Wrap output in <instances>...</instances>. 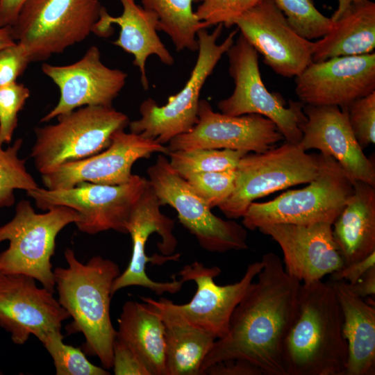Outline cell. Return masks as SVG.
Instances as JSON below:
<instances>
[{
    "instance_id": "obj_21",
    "label": "cell",
    "mask_w": 375,
    "mask_h": 375,
    "mask_svg": "<svg viewBox=\"0 0 375 375\" xmlns=\"http://www.w3.org/2000/svg\"><path fill=\"white\" fill-rule=\"evenodd\" d=\"M303 111L306 120L300 126V146L305 151L315 149L331 156L352 181H361L375 187L374 162L366 156L356 139L347 108L304 105Z\"/></svg>"
},
{
    "instance_id": "obj_26",
    "label": "cell",
    "mask_w": 375,
    "mask_h": 375,
    "mask_svg": "<svg viewBox=\"0 0 375 375\" xmlns=\"http://www.w3.org/2000/svg\"><path fill=\"white\" fill-rule=\"evenodd\" d=\"M331 283L342 312V335L348 348L347 364L344 375H374V305L354 294L347 283L342 281Z\"/></svg>"
},
{
    "instance_id": "obj_12",
    "label": "cell",
    "mask_w": 375,
    "mask_h": 375,
    "mask_svg": "<svg viewBox=\"0 0 375 375\" xmlns=\"http://www.w3.org/2000/svg\"><path fill=\"white\" fill-rule=\"evenodd\" d=\"M147 175L160 205L175 209L180 223L203 249L224 253L248 249L246 228L215 215L164 155L158 156L155 163L148 167Z\"/></svg>"
},
{
    "instance_id": "obj_7",
    "label": "cell",
    "mask_w": 375,
    "mask_h": 375,
    "mask_svg": "<svg viewBox=\"0 0 375 375\" xmlns=\"http://www.w3.org/2000/svg\"><path fill=\"white\" fill-rule=\"evenodd\" d=\"M57 118L55 124L35 128L30 156L41 174L103 151L113 134L130 122L126 114L112 106H83Z\"/></svg>"
},
{
    "instance_id": "obj_34",
    "label": "cell",
    "mask_w": 375,
    "mask_h": 375,
    "mask_svg": "<svg viewBox=\"0 0 375 375\" xmlns=\"http://www.w3.org/2000/svg\"><path fill=\"white\" fill-rule=\"evenodd\" d=\"M183 178L212 209L218 207L232 193L235 185V170L194 173Z\"/></svg>"
},
{
    "instance_id": "obj_13",
    "label": "cell",
    "mask_w": 375,
    "mask_h": 375,
    "mask_svg": "<svg viewBox=\"0 0 375 375\" xmlns=\"http://www.w3.org/2000/svg\"><path fill=\"white\" fill-rule=\"evenodd\" d=\"M147 183L146 178L133 174L128 182L120 185L82 182L66 189L38 187L27 192V195L42 210L56 206L76 210L81 217L76 226L83 233L94 235L114 230L126 234L131 212Z\"/></svg>"
},
{
    "instance_id": "obj_30",
    "label": "cell",
    "mask_w": 375,
    "mask_h": 375,
    "mask_svg": "<svg viewBox=\"0 0 375 375\" xmlns=\"http://www.w3.org/2000/svg\"><path fill=\"white\" fill-rule=\"evenodd\" d=\"M247 153L227 149H195L171 151L167 155L172 167L183 177L194 173L235 170Z\"/></svg>"
},
{
    "instance_id": "obj_8",
    "label": "cell",
    "mask_w": 375,
    "mask_h": 375,
    "mask_svg": "<svg viewBox=\"0 0 375 375\" xmlns=\"http://www.w3.org/2000/svg\"><path fill=\"white\" fill-rule=\"evenodd\" d=\"M101 0H28L11 26L31 62L49 59L83 41L98 21Z\"/></svg>"
},
{
    "instance_id": "obj_5",
    "label": "cell",
    "mask_w": 375,
    "mask_h": 375,
    "mask_svg": "<svg viewBox=\"0 0 375 375\" xmlns=\"http://www.w3.org/2000/svg\"><path fill=\"white\" fill-rule=\"evenodd\" d=\"M308 184L272 200L251 203L243 226L253 231L276 224H333L353 193V181L333 158L322 154L319 173Z\"/></svg>"
},
{
    "instance_id": "obj_36",
    "label": "cell",
    "mask_w": 375,
    "mask_h": 375,
    "mask_svg": "<svg viewBox=\"0 0 375 375\" xmlns=\"http://www.w3.org/2000/svg\"><path fill=\"white\" fill-rule=\"evenodd\" d=\"M30 97L24 84L15 82L0 88V140L9 144L17 126V115Z\"/></svg>"
},
{
    "instance_id": "obj_43",
    "label": "cell",
    "mask_w": 375,
    "mask_h": 375,
    "mask_svg": "<svg viewBox=\"0 0 375 375\" xmlns=\"http://www.w3.org/2000/svg\"><path fill=\"white\" fill-rule=\"evenodd\" d=\"M348 284L350 290L363 299L375 294V266L369 269L357 282Z\"/></svg>"
},
{
    "instance_id": "obj_24",
    "label": "cell",
    "mask_w": 375,
    "mask_h": 375,
    "mask_svg": "<svg viewBox=\"0 0 375 375\" xmlns=\"http://www.w3.org/2000/svg\"><path fill=\"white\" fill-rule=\"evenodd\" d=\"M140 298L164 324L166 375H201L203 362L216 338L186 322L172 307L171 300Z\"/></svg>"
},
{
    "instance_id": "obj_2",
    "label": "cell",
    "mask_w": 375,
    "mask_h": 375,
    "mask_svg": "<svg viewBox=\"0 0 375 375\" xmlns=\"http://www.w3.org/2000/svg\"><path fill=\"white\" fill-rule=\"evenodd\" d=\"M342 323L331 281L301 283L296 316L284 344L287 375H344L348 348Z\"/></svg>"
},
{
    "instance_id": "obj_16",
    "label": "cell",
    "mask_w": 375,
    "mask_h": 375,
    "mask_svg": "<svg viewBox=\"0 0 375 375\" xmlns=\"http://www.w3.org/2000/svg\"><path fill=\"white\" fill-rule=\"evenodd\" d=\"M235 25L264 63L281 76L296 77L312 62L313 42L291 26L274 0H261Z\"/></svg>"
},
{
    "instance_id": "obj_6",
    "label": "cell",
    "mask_w": 375,
    "mask_h": 375,
    "mask_svg": "<svg viewBox=\"0 0 375 375\" xmlns=\"http://www.w3.org/2000/svg\"><path fill=\"white\" fill-rule=\"evenodd\" d=\"M222 24L212 33L203 28L197 33L198 56L190 76L183 88L169 97L167 103L158 106L151 98L140 106V118L129 122L130 131L165 144L174 138L188 133L198 120L201 89L218 62L234 43L237 30L231 31L218 44Z\"/></svg>"
},
{
    "instance_id": "obj_18",
    "label": "cell",
    "mask_w": 375,
    "mask_h": 375,
    "mask_svg": "<svg viewBox=\"0 0 375 375\" xmlns=\"http://www.w3.org/2000/svg\"><path fill=\"white\" fill-rule=\"evenodd\" d=\"M262 267V260L253 262L248 265L239 281L218 285L214 278L221 274V269L194 261L176 274L183 283H195L194 295L187 303L176 304L171 301V306L190 324L208 332L216 340L222 338L228 331L234 309Z\"/></svg>"
},
{
    "instance_id": "obj_32",
    "label": "cell",
    "mask_w": 375,
    "mask_h": 375,
    "mask_svg": "<svg viewBox=\"0 0 375 375\" xmlns=\"http://www.w3.org/2000/svg\"><path fill=\"white\" fill-rule=\"evenodd\" d=\"M291 26L303 38L319 39L333 26L331 17L318 10L314 0H274Z\"/></svg>"
},
{
    "instance_id": "obj_14",
    "label": "cell",
    "mask_w": 375,
    "mask_h": 375,
    "mask_svg": "<svg viewBox=\"0 0 375 375\" xmlns=\"http://www.w3.org/2000/svg\"><path fill=\"white\" fill-rule=\"evenodd\" d=\"M283 139L276 124L264 116L216 112L207 100L200 99L196 124L188 133L172 139L167 147L169 151L227 149L262 153Z\"/></svg>"
},
{
    "instance_id": "obj_38",
    "label": "cell",
    "mask_w": 375,
    "mask_h": 375,
    "mask_svg": "<svg viewBox=\"0 0 375 375\" xmlns=\"http://www.w3.org/2000/svg\"><path fill=\"white\" fill-rule=\"evenodd\" d=\"M31 58L19 43L0 50V88L16 82L26 70Z\"/></svg>"
},
{
    "instance_id": "obj_45",
    "label": "cell",
    "mask_w": 375,
    "mask_h": 375,
    "mask_svg": "<svg viewBox=\"0 0 375 375\" xmlns=\"http://www.w3.org/2000/svg\"><path fill=\"white\" fill-rule=\"evenodd\" d=\"M12 31L11 26H0V50L15 44Z\"/></svg>"
},
{
    "instance_id": "obj_17",
    "label": "cell",
    "mask_w": 375,
    "mask_h": 375,
    "mask_svg": "<svg viewBox=\"0 0 375 375\" xmlns=\"http://www.w3.org/2000/svg\"><path fill=\"white\" fill-rule=\"evenodd\" d=\"M69 317L53 292L38 287L33 277L0 272V326L15 344H24L31 335L41 342L61 331L62 322Z\"/></svg>"
},
{
    "instance_id": "obj_37",
    "label": "cell",
    "mask_w": 375,
    "mask_h": 375,
    "mask_svg": "<svg viewBox=\"0 0 375 375\" xmlns=\"http://www.w3.org/2000/svg\"><path fill=\"white\" fill-rule=\"evenodd\" d=\"M348 120L362 149L375 143V91L354 100L346 107Z\"/></svg>"
},
{
    "instance_id": "obj_15",
    "label": "cell",
    "mask_w": 375,
    "mask_h": 375,
    "mask_svg": "<svg viewBox=\"0 0 375 375\" xmlns=\"http://www.w3.org/2000/svg\"><path fill=\"white\" fill-rule=\"evenodd\" d=\"M167 147L140 134L115 132L110 144L103 151L90 157L60 165L41 174L45 188H70L82 182L101 185H120L133 177V164L153 153L167 154Z\"/></svg>"
},
{
    "instance_id": "obj_35",
    "label": "cell",
    "mask_w": 375,
    "mask_h": 375,
    "mask_svg": "<svg viewBox=\"0 0 375 375\" xmlns=\"http://www.w3.org/2000/svg\"><path fill=\"white\" fill-rule=\"evenodd\" d=\"M261 0H201L194 11L208 27L222 24L226 28Z\"/></svg>"
},
{
    "instance_id": "obj_29",
    "label": "cell",
    "mask_w": 375,
    "mask_h": 375,
    "mask_svg": "<svg viewBox=\"0 0 375 375\" xmlns=\"http://www.w3.org/2000/svg\"><path fill=\"white\" fill-rule=\"evenodd\" d=\"M201 0H141L142 7L158 17V31L166 33L178 51L198 49L197 33L207 28L193 10Z\"/></svg>"
},
{
    "instance_id": "obj_11",
    "label": "cell",
    "mask_w": 375,
    "mask_h": 375,
    "mask_svg": "<svg viewBox=\"0 0 375 375\" xmlns=\"http://www.w3.org/2000/svg\"><path fill=\"white\" fill-rule=\"evenodd\" d=\"M226 54L235 88L231 96L218 102L221 112L264 116L276 124L286 142L299 144L302 138L300 126L306 120L304 104L292 100L288 104L281 94L267 89L259 69L258 53L241 33Z\"/></svg>"
},
{
    "instance_id": "obj_10",
    "label": "cell",
    "mask_w": 375,
    "mask_h": 375,
    "mask_svg": "<svg viewBox=\"0 0 375 375\" xmlns=\"http://www.w3.org/2000/svg\"><path fill=\"white\" fill-rule=\"evenodd\" d=\"M160 201L149 181L129 216L126 228L132 242V253L126 269L115 279L112 296L129 286H141L156 295L175 294L183 282L174 276L169 282H156L146 273L149 262L162 265L178 261L180 254H174L178 241L174 235V222L162 213Z\"/></svg>"
},
{
    "instance_id": "obj_39",
    "label": "cell",
    "mask_w": 375,
    "mask_h": 375,
    "mask_svg": "<svg viewBox=\"0 0 375 375\" xmlns=\"http://www.w3.org/2000/svg\"><path fill=\"white\" fill-rule=\"evenodd\" d=\"M112 368L116 375H150L136 353L117 338L113 344Z\"/></svg>"
},
{
    "instance_id": "obj_31",
    "label": "cell",
    "mask_w": 375,
    "mask_h": 375,
    "mask_svg": "<svg viewBox=\"0 0 375 375\" xmlns=\"http://www.w3.org/2000/svg\"><path fill=\"white\" fill-rule=\"evenodd\" d=\"M22 143V139H17L12 146L4 149L0 140V208L15 203V190L27 192L39 187L28 172L26 160L18 156Z\"/></svg>"
},
{
    "instance_id": "obj_20",
    "label": "cell",
    "mask_w": 375,
    "mask_h": 375,
    "mask_svg": "<svg viewBox=\"0 0 375 375\" xmlns=\"http://www.w3.org/2000/svg\"><path fill=\"white\" fill-rule=\"evenodd\" d=\"M41 68L60 93L58 103L41 119V122L83 106H112L127 78L124 71L108 67L101 62L100 51L96 46H91L76 62L62 66L44 63Z\"/></svg>"
},
{
    "instance_id": "obj_28",
    "label": "cell",
    "mask_w": 375,
    "mask_h": 375,
    "mask_svg": "<svg viewBox=\"0 0 375 375\" xmlns=\"http://www.w3.org/2000/svg\"><path fill=\"white\" fill-rule=\"evenodd\" d=\"M374 49L375 3L362 0L333 22L328 33L313 42L312 60L365 55L373 53Z\"/></svg>"
},
{
    "instance_id": "obj_3",
    "label": "cell",
    "mask_w": 375,
    "mask_h": 375,
    "mask_svg": "<svg viewBox=\"0 0 375 375\" xmlns=\"http://www.w3.org/2000/svg\"><path fill=\"white\" fill-rule=\"evenodd\" d=\"M67 267L53 269L58 301L72 317L66 326L69 333H83V352L97 357L103 367H112L117 330L110 319L111 289L120 274L118 265L100 256L81 262L73 249L64 252Z\"/></svg>"
},
{
    "instance_id": "obj_9",
    "label": "cell",
    "mask_w": 375,
    "mask_h": 375,
    "mask_svg": "<svg viewBox=\"0 0 375 375\" xmlns=\"http://www.w3.org/2000/svg\"><path fill=\"white\" fill-rule=\"evenodd\" d=\"M322 154L307 153L299 144L286 142L262 153L249 152L235 169L234 189L218 208L228 219L242 217L256 199L299 184L319 173Z\"/></svg>"
},
{
    "instance_id": "obj_1",
    "label": "cell",
    "mask_w": 375,
    "mask_h": 375,
    "mask_svg": "<svg viewBox=\"0 0 375 375\" xmlns=\"http://www.w3.org/2000/svg\"><path fill=\"white\" fill-rule=\"evenodd\" d=\"M263 267L234 309L228 331L217 339L201 373L231 359L249 361L263 375H287L284 344L296 316L301 282L290 276L274 253L261 259Z\"/></svg>"
},
{
    "instance_id": "obj_22",
    "label": "cell",
    "mask_w": 375,
    "mask_h": 375,
    "mask_svg": "<svg viewBox=\"0 0 375 375\" xmlns=\"http://www.w3.org/2000/svg\"><path fill=\"white\" fill-rule=\"evenodd\" d=\"M258 230L277 242L283 254L285 272L300 282L322 280L344 266L331 224H276Z\"/></svg>"
},
{
    "instance_id": "obj_27",
    "label": "cell",
    "mask_w": 375,
    "mask_h": 375,
    "mask_svg": "<svg viewBox=\"0 0 375 375\" xmlns=\"http://www.w3.org/2000/svg\"><path fill=\"white\" fill-rule=\"evenodd\" d=\"M116 338L139 357L150 375H166L165 326L147 303L127 301L117 319Z\"/></svg>"
},
{
    "instance_id": "obj_44",
    "label": "cell",
    "mask_w": 375,
    "mask_h": 375,
    "mask_svg": "<svg viewBox=\"0 0 375 375\" xmlns=\"http://www.w3.org/2000/svg\"><path fill=\"white\" fill-rule=\"evenodd\" d=\"M362 0H338V8L333 14L331 19L335 22L340 19L354 3H358Z\"/></svg>"
},
{
    "instance_id": "obj_33",
    "label": "cell",
    "mask_w": 375,
    "mask_h": 375,
    "mask_svg": "<svg viewBox=\"0 0 375 375\" xmlns=\"http://www.w3.org/2000/svg\"><path fill=\"white\" fill-rule=\"evenodd\" d=\"M61 331L53 332L41 342L51 356L57 375H108L106 369L90 362L81 349L65 344Z\"/></svg>"
},
{
    "instance_id": "obj_40",
    "label": "cell",
    "mask_w": 375,
    "mask_h": 375,
    "mask_svg": "<svg viewBox=\"0 0 375 375\" xmlns=\"http://www.w3.org/2000/svg\"><path fill=\"white\" fill-rule=\"evenodd\" d=\"M375 266V251L367 257L350 264L331 274L330 281H344L349 284L357 282L369 269Z\"/></svg>"
},
{
    "instance_id": "obj_19",
    "label": "cell",
    "mask_w": 375,
    "mask_h": 375,
    "mask_svg": "<svg viewBox=\"0 0 375 375\" xmlns=\"http://www.w3.org/2000/svg\"><path fill=\"white\" fill-rule=\"evenodd\" d=\"M295 85L304 105L344 108L375 91V53L312 62L295 77Z\"/></svg>"
},
{
    "instance_id": "obj_4",
    "label": "cell",
    "mask_w": 375,
    "mask_h": 375,
    "mask_svg": "<svg viewBox=\"0 0 375 375\" xmlns=\"http://www.w3.org/2000/svg\"><path fill=\"white\" fill-rule=\"evenodd\" d=\"M81 220L79 213L69 207L56 206L45 213H37L28 200L20 201L13 218L0 226V242H9L8 247L0 253V272L33 277L54 292L51 258L56 238L66 226Z\"/></svg>"
},
{
    "instance_id": "obj_25",
    "label": "cell",
    "mask_w": 375,
    "mask_h": 375,
    "mask_svg": "<svg viewBox=\"0 0 375 375\" xmlns=\"http://www.w3.org/2000/svg\"><path fill=\"white\" fill-rule=\"evenodd\" d=\"M353 193L332 224L344 265L375 251V187L353 181Z\"/></svg>"
},
{
    "instance_id": "obj_23",
    "label": "cell",
    "mask_w": 375,
    "mask_h": 375,
    "mask_svg": "<svg viewBox=\"0 0 375 375\" xmlns=\"http://www.w3.org/2000/svg\"><path fill=\"white\" fill-rule=\"evenodd\" d=\"M119 1L123 8L122 15L113 17L102 7L92 33L107 38L113 33V24L120 27L119 35L112 44L133 56V63L139 69L142 85L147 90L149 88L145 67L147 58L155 55L168 66L174 63V59L158 35L157 16L135 0Z\"/></svg>"
},
{
    "instance_id": "obj_42",
    "label": "cell",
    "mask_w": 375,
    "mask_h": 375,
    "mask_svg": "<svg viewBox=\"0 0 375 375\" xmlns=\"http://www.w3.org/2000/svg\"><path fill=\"white\" fill-rule=\"evenodd\" d=\"M28 0H0V26H11Z\"/></svg>"
},
{
    "instance_id": "obj_41",
    "label": "cell",
    "mask_w": 375,
    "mask_h": 375,
    "mask_svg": "<svg viewBox=\"0 0 375 375\" xmlns=\"http://www.w3.org/2000/svg\"><path fill=\"white\" fill-rule=\"evenodd\" d=\"M208 375H263L258 367L249 361L231 359L216 362L203 372Z\"/></svg>"
}]
</instances>
